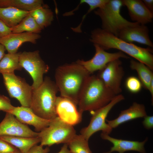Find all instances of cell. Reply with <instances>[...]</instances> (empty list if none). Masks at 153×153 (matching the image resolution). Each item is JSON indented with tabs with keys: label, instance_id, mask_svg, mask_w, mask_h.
I'll return each instance as SVG.
<instances>
[{
	"label": "cell",
	"instance_id": "1",
	"mask_svg": "<svg viewBox=\"0 0 153 153\" xmlns=\"http://www.w3.org/2000/svg\"><path fill=\"white\" fill-rule=\"evenodd\" d=\"M90 75L76 62L58 67L55 73V83L60 96L68 98L77 105L84 85Z\"/></svg>",
	"mask_w": 153,
	"mask_h": 153
},
{
	"label": "cell",
	"instance_id": "2",
	"mask_svg": "<svg viewBox=\"0 0 153 153\" xmlns=\"http://www.w3.org/2000/svg\"><path fill=\"white\" fill-rule=\"evenodd\" d=\"M90 41L99 45L104 50L115 49L133 57L143 63L152 71L153 69L152 50L143 48L132 43L125 42L102 29L97 28L91 33Z\"/></svg>",
	"mask_w": 153,
	"mask_h": 153
},
{
	"label": "cell",
	"instance_id": "3",
	"mask_svg": "<svg viewBox=\"0 0 153 153\" xmlns=\"http://www.w3.org/2000/svg\"><path fill=\"white\" fill-rule=\"evenodd\" d=\"M116 95L97 75H90L80 97L78 110L82 114L85 111H93L107 105Z\"/></svg>",
	"mask_w": 153,
	"mask_h": 153
},
{
	"label": "cell",
	"instance_id": "4",
	"mask_svg": "<svg viewBox=\"0 0 153 153\" xmlns=\"http://www.w3.org/2000/svg\"><path fill=\"white\" fill-rule=\"evenodd\" d=\"M58 88L54 82L46 77L42 84L33 90L30 108L38 116L51 120L57 116L55 109Z\"/></svg>",
	"mask_w": 153,
	"mask_h": 153
},
{
	"label": "cell",
	"instance_id": "5",
	"mask_svg": "<svg viewBox=\"0 0 153 153\" xmlns=\"http://www.w3.org/2000/svg\"><path fill=\"white\" fill-rule=\"evenodd\" d=\"M123 4L121 0H109L103 7L94 12L102 22V29L117 37L122 29L127 27L140 24L124 18L120 14Z\"/></svg>",
	"mask_w": 153,
	"mask_h": 153
},
{
	"label": "cell",
	"instance_id": "6",
	"mask_svg": "<svg viewBox=\"0 0 153 153\" xmlns=\"http://www.w3.org/2000/svg\"><path fill=\"white\" fill-rule=\"evenodd\" d=\"M76 134L73 126L61 120L58 116L50 121L48 126L38 132L40 145L50 146L54 144H68Z\"/></svg>",
	"mask_w": 153,
	"mask_h": 153
},
{
	"label": "cell",
	"instance_id": "7",
	"mask_svg": "<svg viewBox=\"0 0 153 153\" xmlns=\"http://www.w3.org/2000/svg\"><path fill=\"white\" fill-rule=\"evenodd\" d=\"M124 99L122 95L118 94L106 105L93 111L89 125L81 130V135L88 141L92 135L99 131H101L102 133L108 135L110 134L112 129L106 123V118L113 107Z\"/></svg>",
	"mask_w": 153,
	"mask_h": 153
},
{
	"label": "cell",
	"instance_id": "8",
	"mask_svg": "<svg viewBox=\"0 0 153 153\" xmlns=\"http://www.w3.org/2000/svg\"><path fill=\"white\" fill-rule=\"evenodd\" d=\"M19 60L21 67L27 72L32 78L33 89H37L43 81L44 74L49 69L48 66L41 58L39 51L21 52Z\"/></svg>",
	"mask_w": 153,
	"mask_h": 153
},
{
	"label": "cell",
	"instance_id": "9",
	"mask_svg": "<svg viewBox=\"0 0 153 153\" xmlns=\"http://www.w3.org/2000/svg\"><path fill=\"white\" fill-rule=\"evenodd\" d=\"M2 75L4 85L10 96L18 100L21 106L30 107L33 91L32 86L14 73Z\"/></svg>",
	"mask_w": 153,
	"mask_h": 153
},
{
	"label": "cell",
	"instance_id": "10",
	"mask_svg": "<svg viewBox=\"0 0 153 153\" xmlns=\"http://www.w3.org/2000/svg\"><path fill=\"white\" fill-rule=\"evenodd\" d=\"M95 53L94 56L87 61L79 60L76 63L82 65L90 75L104 68L110 62L120 58L128 59L129 57L123 52L119 51L109 53L105 51L99 45L94 44Z\"/></svg>",
	"mask_w": 153,
	"mask_h": 153
},
{
	"label": "cell",
	"instance_id": "11",
	"mask_svg": "<svg viewBox=\"0 0 153 153\" xmlns=\"http://www.w3.org/2000/svg\"><path fill=\"white\" fill-rule=\"evenodd\" d=\"M122 62L120 59L109 63L99 71L97 76L104 84L116 95L120 94L122 80L124 74Z\"/></svg>",
	"mask_w": 153,
	"mask_h": 153
},
{
	"label": "cell",
	"instance_id": "12",
	"mask_svg": "<svg viewBox=\"0 0 153 153\" xmlns=\"http://www.w3.org/2000/svg\"><path fill=\"white\" fill-rule=\"evenodd\" d=\"M6 112L4 118L0 123V136L26 137H38V132L32 131L27 125L18 121L12 114Z\"/></svg>",
	"mask_w": 153,
	"mask_h": 153
},
{
	"label": "cell",
	"instance_id": "13",
	"mask_svg": "<svg viewBox=\"0 0 153 153\" xmlns=\"http://www.w3.org/2000/svg\"><path fill=\"white\" fill-rule=\"evenodd\" d=\"M77 105L71 100L61 97H57L55 106L56 114L61 120L73 126L80 122L82 114L77 109Z\"/></svg>",
	"mask_w": 153,
	"mask_h": 153
},
{
	"label": "cell",
	"instance_id": "14",
	"mask_svg": "<svg viewBox=\"0 0 153 153\" xmlns=\"http://www.w3.org/2000/svg\"><path fill=\"white\" fill-rule=\"evenodd\" d=\"M117 37L127 42H136L152 48L153 44L149 35V30L144 25L126 27L118 32Z\"/></svg>",
	"mask_w": 153,
	"mask_h": 153
},
{
	"label": "cell",
	"instance_id": "15",
	"mask_svg": "<svg viewBox=\"0 0 153 153\" xmlns=\"http://www.w3.org/2000/svg\"><path fill=\"white\" fill-rule=\"evenodd\" d=\"M7 112L13 114L22 123L33 126L35 130L39 132L48 126L50 121L38 116L29 107H14L12 110Z\"/></svg>",
	"mask_w": 153,
	"mask_h": 153
},
{
	"label": "cell",
	"instance_id": "16",
	"mask_svg": "<svg viewBox=\"0 0 153 153\" xmlns=\"http://www.w3.org/2000/svg\"><path fill=\"white\" fill-rule=\"evenodd\" d=\"M121 0L123 6L127 7L129 15L133 22L145 25L152 22L153 13L146 7L142 0Z\"/></svg>",
	"mask_w": 153,
	"mask_h": 153
},
{
	"label": "cell",
	"instance_id": "17",
	"mask_svg": "<svg viewBox=\"0 0 153 153\" xmlns=\"http://www.w3.org/2000/svg\"><path fill=\"white\" fill-rule=\"evenodd\" d=\"M41 37L38 34L25 32L11 33L0 39V44L4 46L8 53L17 52L19 47L24 43L29 42L35 44L37 40Z\"/></svg>",
	"mask_w": 153,
	"mask_h": 153
},
{
	"label": "cell",
	"instance_id": "18",
	"mask_svg": "<svg viewBox=\"0 0 153 153\" xmlns=\"http://www.w3.org/2000/svg\"><path fill=\"white\" fill-rule=\"evenodd\" d=\"M101 137L102 139L109 141L113 145L110 151L104 153H111L114 151L124 153L128 151H135L140 153H146L144 146L147 141V138L141 142L128 141L115 139L102 133Z\"/></svg>",
	"mask_w": 153,
	"mask_h": 153
},
{
	"label": "cell",
	"instance_id": "19",
	"mask_svg": "<svg viewBox=\"0 0 153 153\" xmlns=\"http://www.w3.org/2000/svg\"><path fill=\"white\" fill-rule=\"evenodd\" d=\"M147 116L144 106L135 102L128 109L121 111L117 118L111 120H106V121L113 129L128 121L138 118H144Z\"/></svg>",
	"mask_w": 153,
	"mask_h": 153
},
{
	"label": "cell",
	"instance_id": "20",
	"mask_svg": "<svg viewBox=\"0 0 153 153\" xmlns=\"http://www.w3.org/2000/svg\"><path fill=\"white\" fill-rule=\"evenodd\" d=\"M30 12L12 7H0V19L11 28L17 25Z\"/></svg>",
	"mask_w": 153,
	"mask_h": 153
},
{
	"label": "cell",
	"instance_id": "21",
	"mask_svg": "<svg viewBox=\"0 0 153 153\" xmlns=\"http://www.w3.org/2000/svg\"><path fill=\"white\" fill-rule=\"evenodd\" d=\"M0 139L5 141L18 148L21 153H26L34 146L40 142L38 137H26L7 136H0Z\"/></svg>",
	"mask_w": 153,
	"mask_h": 153
},
{
	"label": "cell",
	"instance_id": "22",
	"mask_svg": "<svg viewBox=\"0 0 153 153\" xmlns=\"http://www.w3.org/2000/svg\"><path fill=\"white\" fill-rule=\"evenodd\" d=\"M42 0H0V7H12L30 12L44 4Z\"/></svg>",
	"mask_w": 153,
	"mask_h": 153
},
{
	"label": "cell",
	"instance_id": "23",
	"mask_svg": "<svg viewBox=\"0 0 153 153\" xmlns=\"http://www.w3.org/2000/svg\"><path fill=\"white\" fill-rule=\"evenodd\" d=\"M30 14L42 29L50 26L54 20L53 12L46 4L30 11Z\"/></svg>",
	"mask_w": 153,
	"mask_h": 153
},
{
	"label": "cell",
	"instance_id": "24",
	"mask_svg": "<svg viewBox=\"0 0 153 153\" xmlns=\"http://www.w3.org/2000/svg\"><path fill=\"white\" fill-rule=\"evenodd\" d=\"M130 67L131 69L137 71L143 86L149 91L150 82L153 79L152 71L143 63L133 60L130 61Z\"/></svg>",
	"mask_w": 153,
	"mask_h": 153
},
{
	"label": "cell",
	"instance_id": "25",
	"mask_svg": "<svg viewBox=\"0 0 153 153\" xmlns=\"http://www.w3.org/2000/svg\"><path fill=\"white\" fill-rule=\"evenodd\" d=\"M20 53L5 54L0 61V73H12L15 70H21L22 68L19 60Z\"/></svg>",
	"mask_w": 153,
	"mask_h": 153
},
{
	"label": "cell",
	"instance_id": "26",
	"mask_svg": "<svg viewBox=\"0 0 153 153\" xmlns=\"http://www.w3.org/2000/svg\"><path fill=\"white\" fill-rule=\"evenodd\" d=\"M11 28L12 33H22L26 31L38 34L42 30L30 12L17 25Z\"/></svg>",
	"mask_w": 153,
	"mask_h": 153
},
{
	"label": "cell",
	"instance_id": "27",
	"mask_svg": "<svg viewBox=\"0 0 153 153\" xmlns=\"http://www.w3.org/2000/svg\"><path fill=\"white\" fill-rule=\"evenodd\" d=\"M67 145L70 153H92L88 141L81 134H76Z\"/></svg>",
	"mask_w": 153,
	"mask_h": 153
},
{
	"label": "cell",
	"instance_id": "28",
	"mask_svg": "<svg viewBox=\"0 0 153 153\" xmlns=\"http://www.w3.org/2000/svg\"><path fill=\"white\" fill-rule=\"evenodd\" d=\"M125 84L127 89L133 93L139 92L143 87L139 78L133 76H130L127 78Z\"/></svg>",
	"mask_w": 153,
	"mask_h": 153
},
{
	"label": "cell",
	"instance_id": "29",
	"mask_svg": "<svg viewBox=\"0 0 153 153\" xmlns=\"http://www.w3.org/2000/svg\"><path fill=\"white\" fill-rule=\"evenodd\" d=\"M109 0H81L80 4L85 3L89 6V8L88 12L85 15L87 14L94 10L98 8H101L104 6ZM79 4V5H80Z\"/></svg>",
	"mask_w": 153,
	"mask_h": 153
},
{
	"label": "cell",
	"instance_id": "30",
	"mask_svg": "<svg viewBox=\"0 0 153 153\" xmlns=\"http://www.w3.org/2000/svg\"><path fill=\"white\" fill-rule=\"evenodd\" d=\"M11 103L10 99L3 95H0V111L7 112L12 110L14 107Z\"/></svg>",
	"mask_w": 153,
	"mask_h": 153
},
{
	"label": "cell",
	"instance_id": "31",
	"mask_svg": "<svg viewBox=\"0 0 153 153\" xmlns=\"http://www.w3.org/2000/svg\"><path fill=\"white\" fill-rule=\"evenodd\" d=\"M18 149L7 142L0 139V153H11Z\"/></svg>",
	"mask_w": 153,
	"mask_h": 153
},
{
	"label": "cell",
	"instance_id": "32",
	"mask_svg": "<svg viewBox=\"0 0 153 153\" xmlns=\"http://www.w3.org/2000/svg\"><path fill=\"white\" fill-rule=\"evenodd\" d=\"M41 145H35L31 148L26 153H48L50 150L48 147L44 148Z\"/></svg>",
	"mask_w": 153,
	"mask_h": 153
},
{
	"label": "cell",
	"instance_id": "33",
	"mask_svg": "<svg viewBox=\"0 0 153 153\" xmlns=\"http://www.w3.org/2000/svg\"><path fill=\"white\" fill-rule=\"evenodd\" d=\"M12 33L11 28L0 19V39Z\"/></svg>",
	"mask_w": 153,
	"mask_h": 153
},
{
	"label": "cell",
	"instance_id": "34",
	"mask_svg": "<svg viewBox=\"0 0 153 153\" xmlns=\"http://www.w3.org/2000/svg\"><path fill=\"white\" fill-rule=\"evenodd\" d=\"M144 118L143 124L144 127L147 129L152 128L153 127V116H147Z\"/></svg>",
	"mask_w": 153,
	"mask_h": 153
},
{
	"label": "cell",
	"instance_id": "35",
	"mask_svg": "<svg viewBox=\"0 0 153 153\" xmlns=\"http://www.w3.org/2000/svg\"><path fill=\"white\" fill-rule=\"evenodd\" d=\"M142 1L148 9L153 13V0H143Z\"/></svg>",
	"mask_w": 153,
	"mask_h": 153
},
{
	"label": "cell",
	"instance_id": "36",
	"mask_svg": "<svg viewBox=\"0 0 153 153\" xmlns=\"http://www.w3.org/2000/svg\"><path fill=\"white\" fill-rule=\"evenodd\" d=\"M58 153H70L67 144H64L60 151Z\"/></svg>",
	"mask_w": 153,
	"mask_h": 153
},
{
	"label": "cell",
	"instance_id": "37",
	"mask_svg": "<svg viewBox=\"0 0 153 153\" xmlns=\"http://www.w3.org/2000/svg\"><path fill=\"white\" fill-rule=\"evenodd\" d=\"M5 50L4 46L0 44V61L5 54Z\"/></svg>",
	"mask_w": 153,
	"mask_h": 153
},
{
	"label": "cell",
	"instance_id": "38",
	"mask_svg": "<svg viewBox=\"0 0 153 153\" xmlns=\"http://www.w3.org/2000/svg\"><path fill=\"white\" fill-rule=\"evenodd\" d=\"M11 153H21L20 151L18 149L17 150Z\"/></svg>",
	"mask_w": 153,
	"mask_h": 153
}]
</instances>
